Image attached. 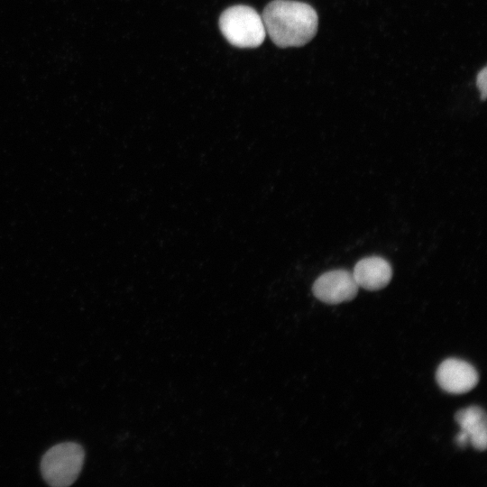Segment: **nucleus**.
<instances>
[{"instance_id": "obj_1", "label": "nucleus", "mask_w": 487, "mask_h": 487, "mask_svg": "<svg viewBox=\"0 0 487 487\" xmlns=\"http://www.w3.org/2000/svg\"><path fill=\"white\" fill-rule=\"evenodd\" d=\"M262 19L266 33L280 48L307 44L318 27L316 10L299 1L274 0L266 5Z\"/></svg>"}, {"instance_id": "obj_2", "label": "nucleus", "mask_w": 487, "mask_h": 487, "mask_svg": "<svg viewBox=\"0 0 487 487\" xmlns=\"http://www.w3.org/2000/svg\"><path fill=\"white\" fill-rule=\"evenodd\" d=\"M219 28L225 38L239 48L260 46L266 36L262 16L247 5H234L219 18Z\"/></svg>"}, {"instance_id": "obj_3", "label": "nucleus", "mask_w": 487, "mask_h": 487, "mask_svg": "<svg viewBox=\"0 0 487 487\" xmlns=\"http://www.w3.org/2000/svg\"><path fill=\"white\" fill-rule=\"evenodd\" d=\"M83 462L84 450L81 446L72 442L59 444L42 456L41 474L51 486H69L78 478Z\"/></svg>"}, {"instance_id": "obj_4", "label": "nucleus", "mask_w": 487, "mask_h": 487, "mask_svg": "<svg viewBox=\"0 0 487 487\" xmlns=\"http://www.w3.org/2000/svg\"><path fill=\"white\" fill-rule=\"evenodd\" d=\"M314 296L327 304L350 301L358 292V285L351 272L333 270L319 276L313 284Z\"/></svg>"}, {"instance_id": "obj_5", "label": "nucleus", "mask_w": 487, "mask_h": 487, "mask_svg": "<svg viewBox=\"0 0 487 487\" xmlns=\"http://www.w3.org/2000/svg\"><path fill=\"white\" fill-rule=\"evenodd\" d=\"M438 385L452 394H463L473 390L479 381L475 368L469 363L450 358L441 363L436 373Z\"/></svg>"}, {"instance_id": "obj_6", "label": "nucleus", "mask_w": 487, "mask_h": 487, "mask_svg": "<svg viewBox=\"0 0 487 487\" xmlns=\"http://www.w3.org/2000/svg\"><path fill=\"white\" fill-rule=\"evenodd\" d=\"M352 274L358 287L367 290H379L391 281L392 269L385 259L372 256L360 260Z\"/></svg>"}, {"instance_id": "obj_7", "label": "nucleus", "mask_w": 487, "mask_h": 487, "mask_svg": "<svg viewBox=\"0 0 487 487\" xmlns=\"http://www.w3.org/2000/svg\"><path fill=\"white\" fill-rule=\"evenodd\" d=\"M455 421L464 432L472 446L484 451L487 445V419L485 411L477 406H471L456 412Z\"/></svg>"}, {"instance_id": "obj_8", "label": "nucleus", "mask_w": 487, "mask_h": 487, "mask_svg": "<svg viewBox=\"0 0 487 487\" xmlns=\"http://www.w3.org/2000/svg\"><path fill=\"white\" fill-rule=\"evenodd\" d=\"M476 86L481 92L482 100H485L487 96V67H484L478 72L476 77Z\"/></svg>"}, {"instance_id": "obj_9", "label": "nucleus", "mask_w": 487, "mask_h": 487, "mask_svg": "<svg viewBox=\"0 0 487 487\" xmlns=\"http://www.w3.org/2000/svg\"><path fill=\"white\" fill-rule=\"evenodd\" d=\"M455 440H456V444H457L459 446L464 447V446H465L466 444L469 442V437H468V436H467L464 432H463V431L461 430V432L456 436Z\"/></svg>"}]
</instances>
